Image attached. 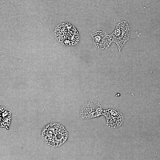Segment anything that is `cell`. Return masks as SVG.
Returning a JSON list of instances; mask_svg holds the SVG:
<instances>
[{"label": "cell", "instance_id": "cell-1", "mask_svg": "<svg viewBox=\"0 0 160 160\" xmlns=\"http://www.w3.org/2000/svg\"><path fill=\"white\" fill-rule=\"evenodd\" d=\"M42 136L47 144L56 147L62 144L66 140L68 135L62 125L53 123L48 124L43 129Z\"/></svg>", "mask_w": 160, "mask_h": 160}, {"label": "cell", "instance_id": "cell-2", "mask_svg": "<svg viewBox=\"0 0 160 160\" xmlns=\"http://www.w3.org/2000/svg\"><path fill=\"white\" fill-rule=\"evenodd\" d=\"M55 34L58 40L63 45H75L79 41L78 31L69 23H63L58 25L55 29Z\"/></svg>", "mask_w": 160, "mask_h": 160}, {"label": "cell", "instance_id": "cell-3", "mask_svg": "<svg viewBox=\"0 0 160 160\" xmlns=\"http://www.w3.org/2000/svg\"><path fill=\"white\" fill-rule=\"evenodd\" d=\"M129 33L128 23L126 21H122L117 25L111 35L113 41L117 44L119 51L128 39Z\"/></svg>", "mask_w": 160, "mask_h": 160}, {"label": "cell", "instance_id": "cell-4", "mask_svg": "<svg viewBox=\"0 0 160 160\" xmlns=\"http://www.w3.org/2000/svg\"><path fill=\"white\" fill-rule=\"evenodd\" d=\"M103 111L99 103L94 101H89L82 107L80 116L83 119H90L103 114Z\"/></svg>", "mask_w": 160, "mask_h": 160}, {"label": "cell", "instance_id": "cell-5", "mask_svg": "<svg viewBox=\"0 0 160 160\" xmlns=\"http://www.w3.org/2000/svg\"><path fill=\"white\" fill-rule=\"evenodd\" d=\"M92 36L95 45L100 49L108 48L113 41L111 36L104 32H96L92 34Z\"/></svg>", "mask_w": 160, "mask_h": 160}, {"label": "cell", "instance_id": "cell-6", "mask_svg": "<svg viewBox=\"0 0 160 160\" xmlns=\"http://www.w3.org/2000/svg\"><path fill=\"white\" fill-rule=\"evenodd\" d=\"M106 117L107 124L111 127H116L119 125L118 121L120 120L119 112L114 108L104 110L103 114Z\"/></svg>", "mask_w": 160, "mask_h": 160}, {"label": "cell", "instance_id": "cell-7", "mask_svg": "<svg viewBox=\"0 0 160 160\" xmlns=\"http://www.w3.org/2000/svg\"><path fill=\"white\" fill-rule=\"evenodd\" d=\"M3 115H4V114H3ZM3 116H4L3 117H4V118L5 117L4 116V115ZM3 119H4V120H5V119L4 118Z\"/></svg>", "mask_w": 160, "mask_h": 160}]
</instances>
